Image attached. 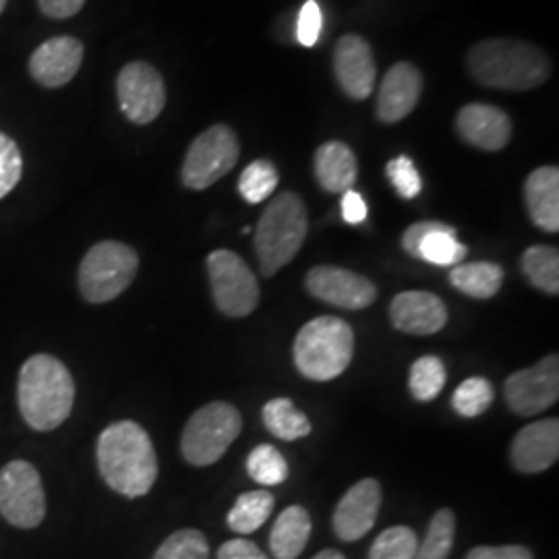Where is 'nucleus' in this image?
Wrapping results in <instances>:
<instances>
[{
	"mask_svg": "<svg viewBox=\"0 0 559 559\" xmlns=\"http://www.w3.org/2000/svg\"><path fill=\"white\" fill-rule=\"evenodd\" d=\"M98 468L106 485L124 498H141L158 479V456L147 431L135 420L108 425L98 438Z\"/></svg>",
	"mask_w": 559,
	"mask_h": 559,
	"instance_id": "nucleus-1",
	"label": "nucleus"
},
{
	"mask_svg": "<svg viewBox=\"0 0 559 559\" xmlns=\"http://www.w3.org/2000/svg\"><path fill=\"white\" fill-rule=\"evenodd\" d=\"M21 417L36 431H52L69 419L75 402V381L62 360L34 355L23 362L17 381Z\"/></svg>",
	"mask_w": 559,
	"mask_h": 559,
	"instance_id": "nucleus-2",
	"label": "nucleus"
},
{
	"mask_svg": "<svg viewBox=\"0 0 559 559\" xmlns=\"http://www.w3.org/2000/svg\"><path fill=\"white\" fill-rule=\"evenodd\" d=\"M468 71L485 87L528 92L551 75L547 55L528 41L496 38L475 44L466 57Z\"/></svg>",
	"mask_w": 559,
	"mask_h": 559,
	"instance_id": "nucleus-3",
	"label": "nucleus"
},
{
	"mask_svg": "<svg viewBox=\"0 0 559 559\" xmlns=\"http://www.w3.org/2000/svg\"><path fill=\"white\" fill-rule=\"evenodd\" d=\"M355 355V332L340 318L321 316L300 328L293 357L295 365L311 381L336 380Z\"/></svg>",
	"mask_w": 559,
	"mask_h": 559,
	"instance_id": "nucleus-4",
	"label": "nucleus"
},
{
	"mask_svg": "<svg viewBox=\"0 0 559 559\" xmlns=\"http://www.w3.org/2000/svg\"><path fill=\"white\" fill-rule=\"evenodd\" d=\"M307 228V207L297 193L286 191L270 201L255 228V251L263 276H274L297 258Z\"/></svg>",
	"mask_w": 559,
	"mask_h": 559,
	"instance_id": "nucleus-5",
	"label": "nucleus"
},
{
	"mask_svg": "<svg viewBox=\"0 0 559 559\" xmlns=\"http://www.w3.org/2000/svg\"><path fill=\"white\" fill-rule=\"evenodd\" d=\"M140 258L119 240H102L81 260L78 284L83 299L94 305L120 297L138 276Z\"/></svg>",
	"mask_w": 559,
	"mask_h": 559,
	"instance_id": "nucleus-6",
	"label": "nucleus"
},
{
	"mask_svg": "<svg viewBox=\"0 0 559 559\" xmlns=\"http://www.w3.org/2000/svg\"><path fill=\"white\" fill-rule=\"evenodd\" d=\"M242 417L228 402H210L185 425L180 452L193 466H210L239 438Z\"/></svg>",
	"mask_w": 559,
	"mask_h": 559,
	"instance_id": "nucleus-7",
	"label": "nucleus"
},
{
	"mask_svg": "<svg viewBox=\"0 0 559 559\" xmlns=\"http://www.w3.org/2000/svg\"><path fill=\"white\" fill-rule=\"evenodd\" d=\"M239 140L228 124H214L191 143L182 162V185L193 191L210 189L239 162Z\"/></svg>",
	"mask_w": 559,
	"mask_h": 559,
	"instance_id": "nucleus-8",
	"label": "nucleus"
},
{
	"mask_svg": "<svg viewBox=\"0 0 559 559\" xmlns=\"http://www.w3.org/2000/svg\"><path fill=\"white\" fill-rule=\"evenodd\" d=\"M207 274L216 307L228 318H247L260 305V284L242 258L228 249L212 251Z\"/></svg>",
	"mask_w": 559,
	"mask_h": 559,
	"instance_id": "nucleus-9",
	"label": "nucleus"
},
{
	"mask_svg": "<svg viewBox=\"0 0 559 559\" xmlns=\"http://www.w3.org/2000/svg\"><path fill=\"white\" fill-rule=\"evenodd\" d=\"M0 514L17 528H36L46 519V493L40 473L25 460L0 468Z\"/></svg>",
	"mask_w": 559,
	"mask_h": 559,
	"instance_id": "nucleus-10",
	"label": "nucleus"
},
{
	"mask_svg": "<svg viewBox=\"0 0 559 559\" xmlns=\"http://www.w3.org/2000/svg\"><path fill=\"white\" fill-rule=\"evenodd\" d=\"M117 96L122 115L133 124H150L166 106V85L160 71L147 62H129L117 78Z\"/></svg>",
	"mask_w": 559,
	"mask_h": 559,
	"instance_id": "nucleus-11",
	"label": "nucleus"
},
{
	"mask_svg": "<svg viewBox=\"0 0 559 559\" xmlns=\"http://www.w3.org/2000/svg\"><path fill=\"white\" fill-rule=\"evenodd\" d=\"M506 402L520 417H535L559 399V359L549 355L537 365L510 376L503 385Z\"/></svg>",
	"mask_w": 559,
	"mask_h": 559,
	"instance_id": "nucleus-12",
	"label": "nucleus"
},
{
	"mask_svg": "<svg viewBox=\"0 0 559 559\" xmlns=\"http://www.w3.org/2000/svg\"><path fill=\"white\" fill-rule=\"evenodd\" d=\"M305 284L311 297L348 311L367 309L378 299V288L371 280L334 265L313 267Z\"/></svg>",
	"mask_w": 559,
	"mask_h": 559,
	"instance_id": "nucleus-13",
	"label": "nucleus"
},
{
	"mask_svg": "<svg viewBox=\"0 0 559 559\" xmlns=\"http://www.w3.org/2000/svg\"><path fill=\"white\" fill-rule=\"evenodd\" d=\"M334 73L342 92L348 98L367 100L378 78L371 46L360 36H342L334 50Z\"/></svg>",
	"mask_w": 559,
	"mask_h": 559,
	"instance_id": "nucleus-14",
	"label": "nucleus"
},
{
	"mask_svg": "<svg viewBox=\"0 0 559 559\" xmlns=\"http://www.w3.org/2000/svg\"><path fill=\"white\" fill-rule=\"evenodd\" d=\"M381 487L376 479H362L355 483L334 512V531L338 539L353 543L359 540L376 526L380 516Z\"/></svg>",
	"mask_w": 559,
	"mask_h": 559,
	"instance_id": "nucleus-15",
	"label": "nucleus"
},
{
	"mask_svg": "<svg viewBox=\"0 0 559 559\" xmlns=\"http://www.w3.org/2000/svg\"><path fill=\"white\" fill-rule=\"evenodd\" d=\"M83 44L73 36H57L40 44L29 57V75L41 87L57 90L80 73Z\"/></svg>",
	"mask_w": 559,
	"mask_h": 559,
	"instance_id": "nucleus-16",
	"label": "nucleus"
},
{
	"mask_svg": "<svg viewBox=\"0 0 559 559\" xmlns=\"http://www.w3.org/2000/svg\"><path fill=\"white\" fill-rule=\"evenodd\" d=\"M408 255L440 267H454L466 258V247L456 239V230L443 222H417L402 235Z\"/></svg>",
	"mask_w": 559,
	"mask_h": 559,
	"instance_id": "nucleus-17",
	"label": "nucleus"
},
{
	"mask_svg": "<svg viewBox=\"0 0 559 559\" xmlns=\"http://www.w3.org/2000/svg\"><path fill=\"white\" fill-rule=\"evenodd\" d=\"M390 320L404 334L431 336L448 323V307L431 293L406 290L392 300Z\"/></svg>",
	"mask_w": 559,
	"mask_h": 559,
	"instance_id": "nucleus-18",
	"label": "nucleus"
},
{
	"mask_svg": "<svg viewBox=\"0 0 559 559\" xmlns=\"http://www.w3.org/2000/svg\"><path fill=\"white\" fill-rule=\"evenodd\" d=\"M460 138L483 152H500L512 140V120L489 104H468L456 117Z\"/></svg>",
	"mask_w": 559,
	"mask_h": 559,
	"instance_id": "nucleus-19",
	"label": "nucleus"
},
{
	"mask_svg": "<svg viewBox=\"0 0 559 559\" xmlns=\"http://www.w3.org/2000/svg\"><path fill=\"white\" fill-rule=\"evenodd\" d=\"M559 420H535L520 429L512 441V462L520 473L535 475L558 462Z\"/></svg>",
	"mask_w": 559,
	"mask_h": 559,
	"instance_id": "nucleus-20",
	"label": "nucleus"
},
{
	"mask_svg": "<svg viewBox=\"0 0 559 559\" xmlns=\"http://www.w3.org/2000/svg\"><path fill=\"white\" fill-rule=\"evenodd\" d=\"M423 75L411 62H396L381 81L378 94V117L381 122L406 119L420 100Z\"/></svg>",
	"mask_w": 559,
	"mask_h": 559,
	"instance_id": "nucleus-21",
	"label": "nucleus"
},
{
	"mask_svg": "<svg viewBox=\"0 0 559 559\" xmlns=\"http://www.w3.org/2000/svg\"><path fill=\"white\" fill-rule=\"evenodd\" d=\"M524 200L533 224L545 233H558L559 170L556 166H540L528 175L524 185Z\"/></svg>",
	"mask_w": 559,
	"mask_h": 559,
	"instance_id": "nucleus-22",
	"label": "nucleus"
},
{
	"mask_svg": "<svg viewBox=\"0 0 559 559\" xmlns=\"http://www.w3.org/2000/svg\"><path fill=\"white\" fill-rule=\"evenodd\" d=\"M359 175L355 152L342 141H328L316 152V177L328 193L353 189Z\"/></svg>",
	"mask_w": 559,
	"mask_h": 559,
	"instance_id": "nucleus-23",
	"label": "nucleus"
},
{
	"mask_svg": "<svg viewBox=\"0 0 559 559\" xmlns=\"http://www.w3.org/2000/svg\"><path fill=\"white\" fill-rule=\"evenodd\" d=\"M311 537V516L302 506H288L280 514L272 533L270 549L276 559H297Z\"/></svg>",
	"mask_w": 559,
	"mask_h": 559,
	"instance_id": "nucleus-24",
	"label": "nucleus"
},
{
	"mask_svg": "<svg viewBox=\"0 0 559 559\" xmlns=\"http://www.w3.org/2000/svg\"><path fill=\"white\" fill-rule=\"evenodd\" d=\"M450 282L460 293L473 299H491L500 293L503 270L491 261L459 263L450 272Z\"/></svg>",
	"mask_w": 559,
	"mask_h": 559,
	"instance_id": "nucleus-25",
	"label": "nucleus"
},
{
	"mask_svg": "<svg viewBox=\"0 0 559 559\" xmlns=\"http://www.w3.org/2000/svg\"><path fill=\"white\" fill-rule=\"evenodd\" d=\"M274 503V496L265 489L247 491L235 501L233 510L228 512V526L239 535L255 533L272 516Z\"/></svg>",
	"mask_w": 559,
	"mask_h": 559,
	"instance_id": "nucleus-26",
	"label": "nucleus"
},
{
	"mask_svg": "<svg viewBox=\"0 0 559 559\" xmlns=\"http://www.w3.org/2000/svg\"><path fill=\"white\" fill-rule=\"evenodd\" d=\"M263 425L278 440L295 441L311 433V423L293 400L274 399L263 406Z\"/></svg>",
	"mask_w": 559,
	"mask_h": 559,
	"instance_id": "nucleus-27",
	"label": "nucleus"
},
{
	"mask_svg": "<svg viewBox=\"0 0 559 559\" xmlns=\"http://www.w3.org/2000/svg\"><path fill=\"white\" fill-rule=\"evenodd\" d=\"M522 270L528 282L547 295L559 293V253L556 247L535 245L522 255Z\"/></svg>",
	"mask_w": 559,
	"mask_h": 559,
	"instance_id": "nucleus-28",
	"label": "nucleus"
},
{
	"mask_svg": "<svg viewBox=\"0 0 559 559\" xmlns=\"http://www.w3.org/2000/svg\"><path fill=\"white\" fill-rule=\"evenodd\" d=\"M454 533H456L454 512L448 508L436 512V516L429 522L427 535L417 547V554L413 559H448L454 547Z\"/></svg>",
	"mask_w": 559,
	"mask_h": 559,
	"instance_id": "nucleus-29",
	"label": "nucleus"
},
{
	"mask_svg": "<svg viewBox=\"0 0 559 559\" xmlns=\"http://www.w3.org/2000/svg\"><path fill=\"white\" fill-rule=\"evenodd\" d=\"M445 380H448V373H445L443 360L433 355H425L413 362L408 385L415 399L419 402H429L440 396Z\"/></svg>",
	"mask_w": 559,
	"mask_h": 559,
	"instance_id": "nucleus-30",
	"label": "nucleus"
},
{
	"mask_svg": "<svg viewBox=\"0 0 559 559\" xmlns=\"http://www.w3.org/2000/svg\"><path fill=\"white\" fill-rule=\"evenodd\" d=\"M247 473L263 487H274L288 479V464L274 445L263 443L249 454Z\"/></svg>",
	"mask_w": 559,
	"mask_h": 559,
	"instance_id": "nucleus-31",
	"label": "nucleus"
},
{
	"mask_svg": "<svg viewBox=\"0 0 559 559\" xmlns=\"http://www.w3.org/2000/svg\"><path fill=\"white\" fill-rule=\"evenodd\" d=\"M278 187V170L267 160H255L249 164L239 179V193L249 203H261L267 200Z\"/></svg>",
	"mask_w": 559,
	"mask_h": 559,
	"instance_id": "nucleus-32",
	"label": "nucleus"
},
{
	"mask_svg": "<svg viewBox=\"0 0 559 559\" xmlns=\"http://www.w3.org/2000/svg\"><path fill=\"white\" fill-rule=\"evenodd\" d=\"M493 399H496V392H493L491 381H487L485 378H471V380L462 381L456 388V392L452 396V406L460 417L473 419V417L483 415L491 406Z\"/></svg>",
	"mask_w": 559,
	"mask_h": 559,
	"instance_id": "nucleus-33",
	"label": "nucleus"
},
{
	"mask_svg": "<svg viewBox=\"0 0 559 559\" xmlns=\"http://www.w3.org/2000/svg\"><path fill=\"white\" fill-rule=\"evenodd\" d=\"M419 539L408 526H392L373 540L369 559H413L417 554Z\"/></svg>",
	"mask_w": 559,
	"mask_h": 559,
	"instance_id": "nucleus-34",
	"label": "nucleus"
},
{
	"mask_svg": "<svg viewBox=\"0 0 559 559\" xmlns=\"http://www.w3.org/2000/svg\"><path fill=\"white\" fill-rule=\"evenodd\" d=\"M154 559H210V543L195 528H182L162 543Z\"/></svg>",
	"mask_w": 559,
	"mask_h": 559,
	"instance_id": "nucleus-35",
	"label": "nucleus"
},
{
	"mask_svg": "<svg viewBox=\"0 0 559 559\" xmlns=\"http://www.w3.org/2000/svg\"><path fill=\"white\" fill-rule=\"evenodd\" d=\"M23 175V158H21L17 141L11 140L0 131V200L7 198L17 185Z\"/></svg>",
	"mask_w": 559,
	"mask_h": 559,
	"instance_id": "nucleus-36",
	"label": "nucleus"
},
{
	"mask_svg": "<svg viewBox=\"0 0 559 559\" xmlns=\"http://www.w3.org/2000/svg\"><path fill=\"white\" fill-rule=\"evenodd\" d=\"M385 175L390 182L396 187L400 198L404 200H415L423 191V180H420L419 170L415 162L408 156H399L394 160L388 162Z\"/></svg>",
	"mask_w": 559,
	"mask_h": 559,
	"instance_id": "nucleus-37",
	"label": "nucleus"
},
{
	"mask_svg": "<svg viewBox=\"0 0 559 559\" xmlns=\"http://www.w3.org/2000/svg\"><path fill=\"white\" fill-rule=\"evenodd\" d=\"M323 27V15L320 4L316 0H309L302 4L299 13V25H297V38L305 48L316 46L321 36Z\"/></svg>",
	"mask_w": 559,
	"mask_h": 559,
	"instance_id": "nucleus-38",
	"label": "nucleus"
},
{
	"mask_svg": "<svg viewBox=\"0 0 559 559\" xmlns=\"http://www.w3.org/2000/svg\"><path fill=\"white\" fill-rule=\"evenodd\" d=\"M466 559H535L531 549L522 545H501V547H489L479 545L468 551Z\"/></svg>",
	"mask_w": 559,
	"mask_h": 559,
	"instance_id": "nucleus-39",
	"label": "nucleus"
},
{
	"mask_svg": "<svg viewBox=\"0 0 559 559\" xmlns=\"http://www.w3.org/2000/svg\"><path fill=\"white\" fill-rule=\"evenodd\" d=\"M218 559H267L253 540H226L218 549Z\"/></svg>",
	"mask_w": 559,
	"mask_h": 559,
	"instance_id": "nucleus-40",
	"label": "nucleus"
},
{
	"mask_svg": "<svg viewBox=\"0 0 559 559\" xmlns=\"http://www.w3.org/2000/svg\"><path fill=\"white\" fill-rule=\"evenodd\" d=\"M85 0H38L41 13L50 20H69L83 9Z\"/></svg>",
	"mask_w": 559,
	"mask_h": 559,
	"instance_id": "nucleus-41",
	"label": "nucleus"
},
{
	"mask_svg": "<svg viewBox=\"0 0 559 559\" xmlns=\"http://www.w3.org/2000/svg\"><path fill=\"white\" fill-rule=\"evenodd\" d=\"M342 218L348 224H360L367 218V203L362 195L353 189L342 193Z\"/></svg>",
	"mask_w": 559,
	"mask_h": 559,
	"instance_id": "nucleus-42",
	"label": "nucleus"
},
{
	"mask_svg": "<svg viewBox=\"0 0 559 559\" xmlns=\"http://www.w3.org/2000/svg\"><path fill=\"white\" fill-rule=\"evenodd\" d=\"M311 559H346L344 554H340L336 549H323L318 556H313Z\"/></svg>",
	"mask_w": 559,
	"mask_h": 559,
	"instance_id": "nucleus-43",
	"label": "nucleus"
},
{
	"mask_svg": "<svg viewBox=\"0 0 559 559\" xmlns=\"http://www.w3.org/2000/svg\"><path fill=\"white\" fill-rule=\"evenodd\" d=\"M4 7H7V0H0V13L4 11Z\"/></svg>",
	"mask_w": 559,
	"mask_h": 559,
	"instance_id": "nucleus-44",
	"label": "nucleus"
}]
</instances>
